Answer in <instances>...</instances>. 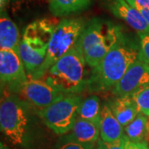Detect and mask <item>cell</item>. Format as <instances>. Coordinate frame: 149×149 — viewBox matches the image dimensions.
Wrapping results in <instances>:
<instances>
[{
	"instance_id": "19",
	"label": "cell",
	"mask_w": 149,
	"mask_h": 149,
	"mask_svg": "<svg viewBox=\"0 0 149 149\" xmlns=\"http://www.w3.org/2000/svg\"><path fill=\"white\" fill-rule=\"evenodd\" d=\"M139 113H142L149 118V85L140 89L133 95Z\"/></svg>"
},
{
	"instance_id": "14",
	"label": "cell",
	"mask_w": 149,
	"mask_h": 149,
	"mask_svg": "<svg viewBox=\"0 0 149 149\" xmlns=\"http://www.w3.org/2000/svg\"><path fill=\"white\" fill-rule=\"evenodd\" d=\"M21 38L17 25L5 9L0 13V50H13L19 54Z\"/></svg>"
},
{
	"instance_id": "2",
	"label": "cell",
	"mask_w": 149,
	"mask_h": 149,
	"mask_svg": "<svg viewBox=\"0 0 149 149\" xmlns=\"http://www.w3.org/2000/svg\"><path fill=\"white\" fill-rule=\"evenodd\" d=\"M79 41L48 70L42 79L65 95H79L87 89L90 74Z\"/></svg>"
},
{
	"instance_id": "20",
	"label": "cell",
	"mask_w": 149,
	"mask_h": 149,
	"mask_svg": "<svg viewBox=\"0 0 149 149\" xmlns=\"http://www.w3.org/2000/svg\"><path fill=\"white\" fill-rule=\"evenodd\" d=\"M139 57L149 64V33H139Z\"/></svg>"
},
{
	"instance_id": "24",
	"label": "cell",
	"mask_w": 149,
	"mask_h": 149,
	"mask_svg": "<svg viewBox=\"0 0 149 149\" xmlns=\"http://www.w3.org/2000/svg\"><path fill=\"white\" fill-rule=\"evenodd\" d=\"M130 4H132L133 7H135L138 10L142 13V15L143 16V17L145 18L146 22H148V24L149 25V8H142V7H139V6L136 5L134 3H129Z\"/></svg>"
},
{
	"instance_id": "17",
	"label": "cell",
	"mask_w": 149,
	"mask_h": 149,
	"mask_svg": "<svg viewBox=\"0 0 149 149\" xmlns=\"http://www.w3.org/2000/svg\"><path fill=\"white\" fill-rule=\"evenodd\" d=\"M124 135L132 142L148 143L149 118L139 113L133 121L124 127Z\"/></svg>"
},
{
	"instance_id": "12",
	"label": "cell",
	"mask_w": 149,
	"mask_h": 149,
	"mask_svg": "<svg viewBox=\"0 0 149 149\" xmlns=\"http://www.w3.org/2000/svg\"><path fill=\"white\" fill-rule=\"evenodd\" d=\"M70 133L64 138L65 142L95 144L100 139V124L79 118L76 119Z\"/></svg>"
},
{
	"instance_id": "6",
	"label": "cell",
	"mask_w": 149,
	"mask_h": 149,
	"mask_svg": "<svg viewBox=\"0 0 149 149\" xmlns=\"http://www.w3.org/2000/svg\"><path fill=\"white\" fill-rule=\"evenodd\" d=\"M86 23L82 18H66L58 22L52 33L43 64L29 78L42 79L48 70L77 44Z\"/></svg>"
},
{
	"instance_id": "10",
	"label": "cell",
	"mask_w": 149,
	"mask_h": 149,
	"mask_svg": "<svg viewBox=\"0 0 149 149\" xmlns=\"http://www.w3.org/2000/svg\"><path fill=\"white\" fill-rule=\"evenodd\" d=\"M148 85H149V64L139 56L112 90V93L116 97L132 96Z\"/></svg>"
},
{
	"instance_id": "21",
	"label": "cell",
	"mask_w": 149,
	"mask_h": 149,
	"mask_svg": "<svg viewBox=\"0 0 149 149\" xmlns=\"http://www.w3.org/2000/svg\"><path fill=\"white\" fill-rule=\"evenodd\" d=\"M125 135L114 142H105L100 139L96 143V149H125Z\"/></svg>"
},
{
	"instance_id": "1",
	"label": "cell",
	"mask_w": 149,
	"mask_h": 149,
	"mask_svg": "<svg viewBox=\"0 0 149 149\" xmlns=\"http://www.w3.org/2000/svg\"><path fill=\"white\" fill-rule=\"evenodd\" d=\"M139 56V47L123 34L101 61L91 69L87 90L91 92L112 91Z\"/></svg>"
},
{
	"instance_id": "15",
	"label": "cell",
	"mask_w": 149,
	"mask_h": 149,
	"mask_svg": "<svg viewBox=\"0 0 149 149\" xmlns=\"http://www.w3.org/2000/svg\"><path fill=\"white\" fill-rule=\"evenodd\" d=\"M115 117L123 127H126L139 113V109L132 96H119L109 101Z\"/></svg>"
},
{
	"instance_id": "22",
	"label": "cell",
	"mask_w": 149,
	"mask_h": 149,
	"mask_svg": "<svg viewBox=\"0 0 149 149\" xmlns=\"http://www.w3.org/2000/svg\"><path fill=\"white\" fill-rule=\"evenodd\" d=\"M95 144L80 143L75 142H65L59 149H94Z\"/></svg>"
},
{
	"instance_id": "7",
	"label": "cell",
	"mask_w": 149,
	"mask_h": 149,
	"mask_svg": "<svg viewBox=\"0 0 149 149\" xmlns=\"http://www.w3.org/2000/svg\"><path fill=\"white\" fill-rule=\"evenodd\" d=\"M82 100L79 95H65L47 108L37 110V114L56 134H66L72 129L78 118Z\"/></svg>"
},
{
	"instance_id": "18",
	"label": "cell",
	"mask_w": 149,
	"mask_h": 149,
	"mask_svg": "<svg viewBox=\"0 0 149 149\" xmlns=\"http://www.w3.org/2000/svg\"><path fill=\"white\" fill-rule=\"evenodd\" d=\"M101 109L102 105L100 98L92 95L82 100L78 111V117L100 124Z\"/></svg>"
},
{
	"instance_id": "5",
	"label": "cell",
	"mask_w": 149,
	"mask_h": 149,
	"mask_svg": "<svg viewBox=\"0 0 149 149\" xmlns=\"http://www.w3.org/2000/svg\"><path fill=\"white\" fill-rule=\"evenodd\" d=\"M30 125V105L13 93L2 97L0 128L8 141L15 146L25 147L29 139Z\"/></svg>"
},
{
	"instance_id": "25",
	"label": "cell",
	"mask_w": 149,
	"mask_h": 149,
	"mask_svg": "<svg viewBox=\"0 0 149 149\" xmlns=\"http://www.w3.org/2000/svg\"><path fill=\"white\" fill-rule=\"evenodd\" d=\"M19 1H23V0H0V8L1 10L5 9L6 5L9 3H13V2H19Z\"/></svg>"
},
{
	"instance_id": "26",
	"label": "cell",
	"mask_w": 149,
	"mask_h": 149,
	"mask_svg": "<svg viewBox=\"0 0 149 149\" xmlns=\"http://www.w3.org/2000/svg\"><path fill=\"white\" fill-rule=\"evenodd\" d=\"M0 149H10L8 146H6L5 144H3V143H0Z\"/></svg>"
},
{
	"instance_id": "23",
	"label": "cell",
	"mask_w": 149,
	"mask_h": 149,
	"mask_svg": "<svg viewBox=\"0 0 149 149\" xmlns=\"http://www.w3.org/2000/svg\"><path fill=\"white\" fill-rule=\"evenodd\" d=\"M125 149H149L148 143H136L128 140L126 138Z\"/></svg>"
},
{
	"instance_id": "11",
	"label": "cell",
	"mask_w": 149,
	"mask_h": 149,
	"mask_svg": "<svg viewBox=\"0 0 149 149\" xmlns=\"http://www.w3.org/2000/svg\"><path fill=\"white\" fill-rule=\"evenodd\" d=\"M101 5L114 17L139 33H149V25L142 13L127 0H101Z\"/></svg>"
},
{
	"instance_id": "3",
	"label": "cell",
	"mask_w": 149,
	"mask_h": 149,
	"mask_svg": "<svg viewBox=\"0 0 149 149\" xmlns=\"http://www.w3.org/2000/svg\"><path fill=\"white\" fill-rule=\"evenodd\" d=\"M123 35L122 27L101 17H93L85 25L79 43L85 61L93 69Z\"/></svg>"
},
{
	"instance_id": "9",
	"label": "cell",
	"mask_w": 149,
	"mask_h": 149,
	"mask_svg": "<svg viewBox=\"0 0 149 149\" xmlns=\"http://www.w3.org/2000/svg\"><path fill=\"white\" fill-rule=\"evenodd\" d=\"M17 95L37 110L47 108L65 95L55 90L42 79L28 78ZM36 110V111H37Z\"/></svg>"
},
{
	"instance_id": "13",
	"label": "cell",
	"mask_w": 149,
	"mask_h": 149,
	"mask_svg": "<svg viewBox=\"0 0 149 149\" xmlns=\"http://www.w3.org/2000/svg\"><path fill=\"white\" fill-rule=\"evenodd\" d=\"M100 129V139L105 142L117 141L124 135V128L118 122L109 103L106 102L102 104Z\"/></svg>"
},
{
	"instance_id": "27",
	"label": "cell",
	"mask_w": 149,
	"mask_h": 149,
	"mask_svg": "<svg viewBox=\"0 0 149 149\" xmlns=\"http://www.w3.org/2000/svg\"><path fill=\"white\" fill-rule=\"evenodd\" d=\"M94 149H95V148H94Z\"/></svg>"
},
{
	"instance_id": "8",
	"label": "cell",
	"mask_w": 149,
	"mask_h": 149,
	"mask_svg": "<svg viewBox=\"0 0 149 149\" xmlns=\"http://www.w3.org/2000/svg\"><path fill=\"white\" fill-rule=\"evenodd\" d=\"M1 87L17 95L28 80V75L19 54L13 50H0Z\"/></svg>"
},
{
	"instance_id": "4",
	"label": "cell",
	"mask_w": 149,
	"mask_h": 149,
	"mask_svg": "<svg viewBox=\"0 0 149 149\" xmlns=\"http://www.w3.org/2000/svg\"><path fill=\"white\" fill-rule=\"evenodd\" d=\"M58 22L43 18L30 23L21 38L19 56L28 77H31L43 64L49 43Z\"/></svg>"
},
{
	"instance_id": "16",
	"label": "cell",
	"mask_w": 149,
	"mask_h": 149,
	"mask_svg": "<svg viewBox=\"0 0 149 149\" xmlns=\"http://www.w3.org/2000/svg\"><path fill=\"white\" fill-rule=\"evenodd\" d=\"M91 0H48V8L54 17H66L86 10Z\"/></svg>"
}]
</instances>
